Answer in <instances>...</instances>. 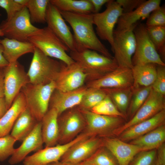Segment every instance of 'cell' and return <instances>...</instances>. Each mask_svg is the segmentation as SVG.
<instances>
[{
    "label": "cell",
    "mask_w": 165,
    "mask_h": 165,
    "mask_svg": "<svg viewBox=\"0 0 165 165\" xmlns=\"http://www.w3.org/2000/svg\"><path fill=\"white\" fill-rule=\"evenodd\" d=\"M15 1L20 5L26 6L29 0H15Z\"/></svg>",
    "instance_id": "681fc988"
},
{
    "label": "cell",
    "mask_w": 165,
    "mask_h": 165,
    "mask_svg": "<svg viewBox=\"0 0 165 165\" xmlns=\"http://www.w3.org/2000/svg\"><path fill=\"white\" fill-rule=\"evenodd\" d=\"M41 122H38L31 133L23 141L21 145L15 149L9 160L14 165L23 161L27 155L33 151L42 149L43 142L42 138Z\"/></svg>",
    "instance_id": "ffe728a7"
},
{
    "label": "cell",
    "mask_w": 165,
    "mask_h": 165,
    "mask_svg": "<svg viewBox=\"0 0 165 165\" xmlns=\"http://www.w3.org/2000/svg\"><path fill=\"white\" fill-rule=\"evenodd\" d=\"M69 55L86 74L87 82L98 79L118 67L114 58L90 50L71 51Z\"/></svg>",
    "instance_id": "7a4b0ae2"
},
{
    "label": "cell",
    "mask_w": 165,
    "mask_h": 165,
    "mask_svg": "<svg viewBox=\"0 0 165 165\" xmlns=\"http://www.w3.org/2000/svg\"><path fill=\"white\" fill-rule=\"evenodd\" d=\"M93 7L94 13H99L102 7L109 0H90Z\"/></svg>",
    "instance_id": "f6af8a7d"
},
{
    "label": "cell",
    "mask_w": 165,
    "mask_h": 165,
    "mask_svg": "<svg viewBox=\"0 0 165 165\" xmlns=\"http://www.w3.org/2000/svg\"><path fill=\"white\" fill-rule=\"evenodd\" d=\"M0 44L3 48V56L9 63L17 61L22 55L33 53L35 46L31 42H22L6 37L0 39Z\"/></svg>",
    "instance_id": "484cf974"
},
{
    "label": "cell",
    "mask_w": 165,
    "mask_h": 165,
    "mask_svg": "<svg viewBox=\"0 0 165 165\" xmlns=\"http://www.w3.org/2000/svg\"><path fill=\"white\" fill-rule=\"evenodd\" d=\"M0 7L6 10L7 15L6 20H9L25 6L20 5L15 0H0Z\"/></svg>",
    "instance_id": "b9f144b4"
},
{
    "label": "cell",
    "mask_w": 165,
    "mask_h": 165,
    "mask_svg": "<svg viewBox=\"0 0 165 165\" xmlns=\"http://www.w3.org/2000/svg\"><path fill=\"white\" fill-rule=\"evenodd\" d=\"M3 68L0 67V97H4V75Z\"/></svg>",
    "instance_id": "bcb514c9"
},
{
    "label": "cell",
    "mask_w": 165,
    "mask_h": 165,
    "mask_svg": "<svg viewBox=\"0 0 165 165\" xmlns=\"http://www.w3.org/2000/svg\"><path fill=\"white\" fill-rule=\"evenodd\" d=\"M0 29L6 38L22 42H28L30 37L41 29L32 24L26 6L11 19L3 20L0 24Z\"/></svg>",
    "instance_id": "8992f818"
},
{
    "label": "cell",
    "mask_w": 165,
    "mask_h": 165,
    "mask_svg": "<svg viewBox=\"0 0 165 165\" xmlns=\"http://www.w3.org/2000/svg\"><path fill=\"white\" fill-rule=\"evenodd\" d=\"M151 86L133 89V93L129 106L128 113L130 119L144 103L148 96Z\"/></svg>",
    "instance_id": "e575fe53"
},
{
    "label": "cell",
    "mask_w": 165,
    "mask_h": 165,
    "mask_svg": "<svg viewBox=\"0 0 165 165\" xmlns=\"http://www.w3.org/2000/svg\"><path fill=\"white\" fill-rule=\"evenodd\" d=\"M146 27L148 36L156 51L160 57L161 56L162 60H164L165 26Z\"/></svg>",
    "instance_id": "836d02e7"
},
{
    "label": "cell",
    "mask_w": 165,
    "mask_h": 165,
    "mask_svg": "<svg viewBox=\"0 0 165 165\" xmlns=\"http://www.w3.org/2000/svg\"><path fill=\"white\" fill-rule=\"evenodd\" d=\"M58 116L56 110L50 108L41 121L42 137L46 147L55 146L58 142L59 134Z\"/></svg>",
    "instance_id": "cb8c5ba5"
},
{
    "label": "cell",
    "mask_w": 165,
    "mask_h": 165,
    "mask_svg": "<svg viewBox=\"0 0 165 165\" xmlns=\"http://www.w3.org/2000/svg\"><path fill=\"white\" fill-rule=\"evenodd\" d=\"M138 24V22L127 29L114 30L112 52L118 67L132 69L133 66L132 59L136 45L133 30Z\"/></svg>",
    "instance_id": "ba28073f"
},
{
    "label": "cell",
    "mask_w": 165,
    "mask_h": 165,
    "mask_svg": "<svg viewBox=\"0 0 165 165\" xmlns=\"http://www.w3.org/2000/svg\"><path fill=\"white\" fill-rule=\"evenodd\" d=\"M133 31L136 45L132 59L133 65L153 63L165 66L148 36L145 25L138 23Z\"/></svg>",
    "instance_id": "52a82bcc"
},
{
    "label": "cell",
    "mask_w": 165,
    "mask_h": 165,
    "mask_svg": "<svg viewBox=\"0 0 165 165\" xmlns=\"http://www.w3.org/2000/svg\"><path fill=\"white\" fill-rule=\"evenodd\" d=\"M73 108L64 112L58 117V142L61 144L72 141L85 128L86 121L81 111L79 108Z\"/></svg>",
    "instance_id": "7c38bea8"
},
{
    "label": "cell",
    "mask_w": 165,
    "mask_h": 165,
    "mask_svg": "<svg viewBox=\"0 0 165 165\" xmlns=\"http://www.w3.org/2000/svg\"><path fill=\"white\" fill-rule=\"evenodd\" d=\"M123 10L116 1L110 0L106 3V8L101 13H93L94 24L96 26V34L101 39L107 41L113 48L114 28Z\"/></svg>",
    "instance_id": "9c48e42d"
},
{
    "label": "cell",
    "mask_w": 165,
    "mask_h": 165,
    "mask_svg": "<svg viewBox=\"0 0 165 165\" xmlns=\"http://www.w3.org/2000/svg\"><path fill=\"white\" fill-rule=\"evenodd\" d=\"M103 144L100 139L90 137L76 143L62 157L61 162L75 164L83 162L92 156Z\"/></svg>",
    "instance_id": "e0dca14e"
},
{
    "label": "cell",
    "mask_w": 165,
    "mask_h": 165,
    "mask_svg": "<svg viewBox=\"0 0 165 165\" xmlns=\"http://www.w3.org/2000/svg\"><path fill=\"white\" fill-rule=\"evenodd\" d=\"M83 162L86 165H119L115 158L107 149L100 148Z\"/></svg>",
    "instance_id": "d590c367"
},
{
    "label": "cell",
    "mask_w": 165,
    "mask_h": 165,
    "mask_svg": "<svg viewBox=\"0 0 165 165\" xmlns=\"http://www.w3.org/2000/svg\"><path fill=\"white\" fill-rule=\"evenodd\" d=\"M4 97L8 110L25 85L29 83L23 66L17 61L4 67Z\"/></svg>",
    "instance_id": "30bf717a"
},
{
    "label": "cell",
    "mask_w": 165,
    "mask_h": 165,
    "mask_svg": "<svg viewBox=\"0 0 165 165\" xmlns=\"http://www.w3.org/2000/svg\"><path fill=\"white\" fill-rule=\"evenodd\" d=\"M155 149L144 151L138 153L130 165H152L156 157Z\"/></svg>",
    "instance_id": "60d3db41"
},
{
    "label": "cell",
    "mask_w": 165,
    "mask_h": 165,
    "mask_svg": "<svg viewBox=\"0 0 165 165\" xmlns=\"http://www.w3.org/2000/svg\"><path fill=\"white\" fill-rule=\"evenodd\" d=\"M160 0L145 1L132 11L123 13L119 17L116 30H122L128 29L140 20L147 18L151 13L160 6Z\"/></svg>",
    "instance_id": "7402d4cb"
},
{
    "label": "cell",
    "mask_w": 165,
    "mask_h": 165,
    "mask_svg": "<svg viewBox=\"0 0 165 165\" xmlns=\"http://www.w3.org/2000/svg\"><path fill=\"white\" fill-rule=\"evenodd\" d=\"M46 23L47 27L67 46L70 51L75 50L73 35L60 11L50 1L46 11Z\"/></svg>",
    "instance_id": "ac0fdd59"
},
{
    "label": "cell",
    "mask_w": 165,
    "mask_h": 165,
    "mask_svg": "<svg viewBox=\"0 0 165 165\" xmlns=\"http://www.w3.org/2000/svg\"><path fill=\"white\" fill-rule=\"evenodd\" d=\"M49 0H29L26 7L31 23H46L47 8Z\"/></svg>",
    "instance_id": "1f68e13d"
},
{
    "label": "cell",
    "mask_w": 165,
    "mask_h": 165,
    "mask_svg": "<svg viewBox=\"0 0 165 165\" xmlns=\"http://www.w3.org/2000/svg\"><path fill=\"white\" fill-rule=\"evenodd\" d=\"M3 48L0 44V67H3L8 65L9 63L6 60L3 56Z\"/></svg>",
    "instance_id": "c3c4849f"
},
{
    "label": "cell",
    "mask_w": 165,
    "mask_h": 165,
    "mask_svg": "<svg viewBox=\"0 0 165 165\" xmlns=\"http://www.w3.org/2000/svg\"><path fill=\"white\" fill-rule=\"evenodd\" d=\"M80 110L86 121V131L85 133L89 137L113 132L122 125L125 119L121 117L101 115L90 110Z\"/></svg>",
    "instance_id": "9a60e30c"
},
{
    "label": "cell",
    "mask_w": 165,
    "mask_h": 165,
    "mask_svg": "<svg viewBox=\"0 0 165 165\" xmlns=\"http://www.w3.org/2000/svg\"><path fill=\"white\" fill-rule=\"evenodd\" d=\"M157 65L149 63L134 66L131 69L133 79V88L152 86L156 78Z\"/></svg>",
    "instance_id": "4316f807"
},
{
    "label": "cell",
    "mask_w": 165,
    "mask_h": 165,
    "mask_svg": "<svg viewBox=\"0 0 165 165\" xmlns=\"http://www.w3.org/2000/svg\"><path fill=\"white\" fill-rule=\"evenodd\" d=\"M83 133L67 143L51 147H46L37 151L34 154L27 156L24 160V165H48L59 161L67 150L73 145L88 138Z\"/></svg>",
    "instance_id": "4fadbf2b"
},
{
    "label": "cell",
    "mask_w": 165,
    "mask_h": 165,
    "mask_svg": "<svg viewBox=\"0 0 165 165\" xmlns=\"http://www.w3.org/2000/svg\"><path fill=\"white\" fill-rule=\"evenodd\" d=\"M133 79L131 69L118 67L97 79L86 82L88 88L119 89L132 87Z\"/></svg>",
    "instance_id": "2e32d148"
},
{
    "label": "cell",
    "mask_w": 165,
    "mask_h": 165,
    "mask_svg": "<svg viewBox=\"0 0 165 165\" xmlns=\"http://www.w3.org/2000/svg\"><path fill=\"white\" fill-rule=\"evenodd\" d=\"M7 110L5 97H0V119L6 113Z\"/></svg>",
    "instance_id": "7dc6e473"
},
{
    "label": "cell",
    "mask_w": 165,
    "mask_h": 165,
    "mask_svg": "<svg viewBox=\"0 0 165 165\" xmlns=\"http://www.w3.org/2000/svg\"><path fill=\"white\" fill-rule=\"evenodd\" d=\"M165 141L164 124L132 140L130 143L140 146L146 150H149L157 149L164 143Z\"/></svg>",
    "instance_id": "f1b7e54d"
},
{
    "label": "cell",
    "mask_w": 165,
    "mask_h": 165,
    "mask_svg": "<svg viewBox=\"0 0 165 165\" xmlns=\"http://www.w3.org/2000/svg\"><path fill=\"white\" fill-rule=\"evenodd\" d=\"M61 65V61L59 62L47 56L35 47L33 56L27 73L29 83L34 85H44L53 81Z\"/></svg>",
    "instance_id": "5b68a950"
},
{
    "label": "cell",
    "mask_w": 165,
    "mask_h": 165,
    "mask_svg": "<svg viewBox=\"0 0 165 165\" xmlns=\"http://www.w3.org/2000/svg\"><path fill=\"white\" fill-rule=\"evenodd\" d=\"M4 36V34L1 29H0V36Z\"/></svg>",
    "instance_id": "f5cc1de1"
},
{
    "label": "cell",
    "mask_w": 165,
    "mask_h": 165,
    "mask_svg": "<svg viewBox=\"0 0 165 165\" xmlns=\"http://www.w3.org/2000/svg\"><path fill=\"white\" fill-rule=\"evenodd\" d=\"M48 165H68V164L58 161L52 163Z\"/></svg>",
    "instance_id": "f907efd6"
},
{
    "label": "cell",
    "mask_w": 165,
    "mask_h": 165,
    "mask_svg": "<svg viewBox=\"0 0 165 165\" xmlns=\"http://www.w3.org/2000/svg\"><path fill=\"white\" fill-rule=\"evenodd\" d=\"M87 89L86 86L66 92L55 89L50 99V108L56 109L59 116L65 111L79 105Z\"/></svg>",
    "instance_id": "44dd1931"
},
{
    "label": "cell",
    "mask_w": 165,
    "mask_h": 165,
    "mask_svg": "<svg viewBox=\"0 0 165 165\" xmlns=\"http://www.w3.org/2000/svg\"><path fill=\"white\" fill-rule=\"evenodd\" d=\"M144 0H117L116 2L122 8L123 13L133 11L143 3Z\"/></svg>",
    "instance_id": "7bdbcfd3"
},
{
    "label": "cell",
    "mask_w": 165,
    "mask_h": 165,
    "mask_svg": "<svg viewBox=\"0 0 165 165\" xmlns=\"http://www.w3.org/2000/svg\"><path fill=\"white\" fill-rule=\"evenodd\" d=\"M107 96L102 89L88 88L82 100L78 105L81 110H90Z\"/></svg>",
    "instance_id": "d6a6232c"
},
{
    "label": "cell",
    "mask_w": 165,
    "mask_h": 165,
    "mask_svg": "<svg viewBox=\"0 0 165 165\" xmlns=\"http://www.w3.org/2000/svg\"><path fill=\"white\" fill-rule=\"evenodd\" d=\"M90 111L101 115L121 117L124 119L126 117L117 109L108 96Z\"/></svg>",
    "instance_id": "8d00e7d4"
},
{
    "label": "cell",
    "mask_w": 165,
    "mask_h": 165,
    "mask_svg": "<svg viewBox=\"0 0 165 165\" xmlns=\"http://www.w3.org/2000/svg\"><path fill=\"white\" fill-rule=\"evenodd\" d=\"M60 11L83 14L94 13L90 0H50Z\"/></svg>",
    "instance_id": "f546056e"
},
{
    "label": "cell",
    "mask_w": 165,
    "mask_h": 165,
    "mask_svg": "<svg viewBox=\"0 0 165 165\" xmlns=\"http://www.w3.org/2000/svg\"><path fill=\"white\" fill-rule=\"evenodd\" d=\"M68 164V165H86L83 162L75 164Z\"/></svg>",
    "instance_id": "816d5d0a"
},
{
    "label": "cell",
    "mask_w": 165,
    "mask_h": 165,
    "mask_svg": "<svg viewBox=\"0 0 165 165\" xmlns=\"http://www.w3.org/2000/svg\"><path fill=\"white\" fill-rule=\"evenodd\" d=\"M55 90L53 81L44 85L28 83L21 89L26 106L38 122L41 121L48 111L51 97Z\"/></svg>",
    "instance_id": "3957f363"
},
{
    "label": "cell",
    "mask_w": 165,
    "mask_h": 165,
    "mask_svg": "<svg viewBox=\"0 0 165 165\" xmlns=\"http://www.w3.org/2000/svg\"><path fill=\"white\" fill-rule=\"evenodd\" d=\"M156 165H165V145L164 143L158 148Z\"/></svg>",
    "instance_id": "ee69618b"
},
{
    "label": "cell",
    "mask_w": 165,
    "mask_h": 165,
    "mask_svg": "<svg viewBox=\"0 0 165 165\" xmlns=\"http://www.w3.org/2000/svg\"><path fill=\"white\" fill-rule=\"evenodd\" d=\"M86 79V74L76 63L67 65L61 62V68L53 81L56 90L66 92L82 87Z\"/></svg>",
    "instance_id": "5bb4252c"
},
{
    "label": "cell",
    "mask_w": 165,
    "mask_h": 165,
    "mask_svg": "<svg viewBox=\"0 0 165 165\" xmlns=\"http://www.w3.org/2000/svg\"><path fill=\"white\" fill-rule=\"evenodd\" d=\"M147 27L165 26V8L160 6L153 11L147 18Z\"/></svg>",
    "instance_id": "f35d334b"
},
{
    "label": "cell",
    "mask_w": 165,
    "mask_h": 165,
    "mask_svg": "<svg viewBox=\"0 0 165 165\" xmlns=\"http://www.w3.org/2000/svg\"><path fill=\"white\" fill-rule=\"evenodd\" d=\"M102 142L103 145L115 158L119 165H130L137 154L147 151L140 146L127 143L116 138H106Z\"/></svg>",
    "instance_id": "d6986e66"
},
{
    "label": "cell",
    "mask_w": 165,
    "mask_h": 165,
    "mask_svg": "<svg viewBox=\"0 0 165 165\" xmlns=\"http://www.w3.org/2000/svg\"><path fill=\"white\" fill-rule=\"evenodd\" d=\"M60 11L73 30L75 50H90L114 58L95 33L93 26V13L83 14Z\"/></svg>",
    "instance_id": "6da1fadb"
},
{
    "label": "cell",
    "mask_w": 165,
    "mask_h": 165,
    "mask_svg": "<svg viewBox=\"0 0 165 165\" xmlns=\"http://www.w3.org/2000/svg\"><path fill=\"white\" fill-rule=\"evenodd\" d=\"M165 122V109L127 129L119 135V139L125 142L132 141L164 124Z\"/></svg>",
    "instance_id": "603a6c76"
},
{
    "label": "cell",
    "mask_w": 165,
    "mask_h": 165,
    "mask_svg": "<svg viewBox=\"0 0 165 165\" xmlns=\"http://www.w3.org/2000/svg\"><path fill=\"white\" fill-rule=\"evenodd\" d=\"M26 107L24 96L22 92H20L0 119V137L9 134L18 116Z\"/></svg>",
    "instance_id": "d4e9b609"
},
{
    "label": "cell",
    "mask_w": 165,
    "mask_h": 165,
    "mask_svg": "<svg viewBox=\"0 0 165 165\" xmlns=\"http://www.w3.org/2000/svg\"><path fill=\"white\" fill-rule=\"evenodd\" d=\"M28 41L47 56L57 59L67 65L75 62L67 53L70 51L68 48L47 27L30 37Z\"/></svg>",
    "instance_id": "277c9868"
},
{
    "label": "cell",
    "mask_w": 165,
    "mask_h": 165,
    "mask_svg": "<svg viewBox=\"0 0 165 165\" xmlns=\"http://www.w3.org/2000/svg\"><path fill=\"white\" fill-rule=\"evenodd\" d=\"M16 139L10 134L0 137V161H3L14 153Z\"/></svg>",
    "instance_id": "74e56055"
},
{
    "label": "cell",
    "mask_w": 165,
    "mask_h": 165,
    "mask_svg": "<svg viewBox=\"0 0 165 165\" xmlns=\"http://www.w3.org/2000/svg\"><path fill=\"white\" fill-rule=\"evenodd\" d=\"M132 87L119 89H102L117 109L126 116L133 93Z\"/></svg>",
    "instance_id": "4dcf8cb0"
},
{
    "label": "cell",
    "mask_w": 165,
    "mask_h": 165,
    "mask_svg": "<svg viewBox=\"0 0 165 165\" xmlns=\"http://www.w3.org/2000/svg\"><path fill=\"white\" fill-rule=\"evenodd\" d=\"M165 109V96L156 92L152 88L146 101L133 117L115 129L112 133L115 135H119L129 128L152 117Z\"/></svg>",
    "instance_id": "8fae6325"
},
{
    "label": "cell",
    "mask_w": 165,
    "mask_h": 165,
    "mask_svg": "<svg viewBox=\"0 0 165 165\" xmlns=\"http://www.w3.org/2000/svg\"><path fill=\"white\" fill-rule=\"evenodd\" d=\"M38 122L26 106L16 120L10 135L16 141H23L32 131Z\"/></svg>",
    "instance_id": "83f0119b"
},
{
    "label": "cell",
    "mask_w": 165,
    "mask_h": 165,
    "mask_svg": "<svg viewBox=\"0 0 165 165\" xmlns=\"http://www.w3.org/2000/svg\"><path fill=\"white\" fill-rule=\"evenodd\" d=\"M156 75L152 85V89L156 92L165 95V66L157 65Z\"/></svg>",
    "instance_id": "ab89813d"
}]
</instances>
